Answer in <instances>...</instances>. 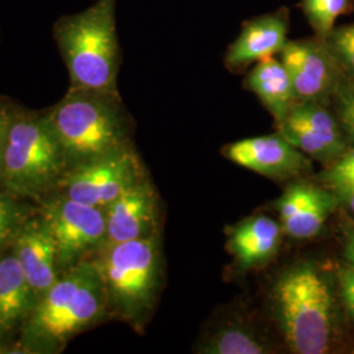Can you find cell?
I'll use <instances>...</instances> for the list:
<instances>
[{
  "instance_id": "11",
  "label": "cell",
  "mask_w": 354,
  "mask_h": 354,
  "mask_svg": "<svg viewBox=\"0 0 354 354\" xmlns=\"http://www.w3.org/2000/svg\"><path fill=\"white\" fill-rule=\"evenodd\" d=\"M106 244L155 235L158 203L150 183L140 178L105 209Z\"/></svg>"
},
{
  "instance_id": "27",
  "label": "cell",
  "mask_w": 354,
  "mask_h": 354,
  "mask_svg": "<svg viewBox=\"0 0 354 354\" xmlns=\"http://www.w3.org/2000/svg\"><path fill=\"white\" fill-rule=\"evenodd\" d=\"M354 169V149L346 152L328 172L329 183L336 187L344 177Z\"/></svg>"
},
{
  "instance_id": "19",
  "label": "cell",
  "mask_w": 354,
  "mask_h": 354,
  "mask_svg": "<svg viewBox=\"0 0 354 354\" xmlns=\"http://www.w3.org/2000/svg\"><path fill=\"white\" fill-rule=\"evenodd\" d=\"M200 352L205 354H263L268 353V349L252 332L243 328H227L218 330L203 342Z\"/></svg>"
},
{
  "instance_id": "17",
  "label": "cell",
  "mask_w": 354,
  "mask_h": 354,
  "mask_svg": "<svg viewBox=\"0 0 354 354\" xmlns=\"http://www.w3.org/2000/svg\"><path fill=\"white\" fill-rule=\"evenodd\" d=\"M288 117L302 122L314 131L328 146L333 155H337L344 149V142L336 120L319 102H297L292 105Z\"/></svg>"
},
{
  "instance_id": "21",
  "label": "cell",
  "mask_w": 354,
  "mask_h": 354,
  "mask_svg": "<svg viewBox=\"0 0 354 354\" xmlns=\"http://www.w3.org/2000/svg\"><path fill=\"white\" fill-rule=\"evenodd\" d=\"M19 197L8 192H0V251L12 244L15 236L26 222L28 214Z\"/></svg>"
},
{
  "instance_id": "6",
  "label": "cell",
  "mask_w": 354,
  "mask_h": 354,
  "mask_svg": "<svg viewBox=\"0 0 354 354\" xmlns=\"http://www.w3.org/2000/svg\"><path fill=\"white\" fill-rule=\"evenodd\" d=\"M96 264L102 272L109 307L118 317L138 322L146 317L156 298L160 279V251L156 234L105 244Z\"/></svg>"
},
{
  "instance_id": "23",
  "label": "cell",
  "mask_w": 354,
  "mask_h": 354,
  "mask_svg": "<svg viewBox=\"0 0 354 354\" xmlns=\"http://www.w3.org/2000/svg\"><path fill=\"white\" fill-rule=\"evenodd\" d=\"M317 192L319 188L308 184H294L286 190L276 203L281 223L298 214L304 206L317 196Z\"/></svg>"
},
{
  "instance_id": "33",
  "label": "cell",
  "mask_w": 354,
  "mask_h": 354,
  "mask_svg": "<svg viewBox=\"0 0 354 354\" xmlns=\"http://www.w3.org/2000/svg\"><path fill=\"white\" fill-rule=\"evenodd\" d=\"M348 86H349V87H351V88L353 89L354 91V79L352 80V82H351V83H349V84H348Z\"/></svg>"
},
{
  "instance_id": "3",
  "label": "cell",
  "mask_w": 354,
  "mask_h": 354,
  "mask_svg": "<svg viewBox=\"0 0 354 354\" xmlns=\"http://www.w3.org/2000/svg\"><path fill=\"white\" fill-rule=\"evenodd\" d=\"M45 112L68 169L127 147L129 125L118 93L70 87Z\"/></svg>"
},
{
  "instance_id": "1",
  "label": "cell",
  "mask_w": 354,
  "mask_h": 354,
  "mask_svg": "<svg viewBox=\"0 0 354 354\" xmlns=\"http://www.w3.org/2000/svg\"><path fill=\"white\" fill-rule=\"evenodd\" d=\"M109 308L95 260H83L59 274L21 328V345L32 353H55L77 333L96 324Z\"/></svg>"
},
{
  "instance_id": "13",
  "label": "cell",
  "mask_w": 354,
  "mask_h": 354,
  "mask_svg": "<svg viewBox=\"0 0 354 354\" xmlns=\"http://www.w3.org/2000/svg\"><path fill=\"white\" fill-rule=\"evenodd\" d=\"M286 12L270 13L247 23L227 51L226 64L241 67L281 53L288 42Z\"/></svg>"
},
{
  "instance_id": "2",
  "label": "cell",
  "mask_w": 354,
  "mask_h": 354,
  "mask_svg": "<svg viewBox=\"0 0 354 354\" xmlns=\"http://www.w3.org/2000/svg\"><path fill=\"white\" fill-rule=\"evenodd\" d=\"M117 0H96L84 11L55 20L51 36L64 59L71 88L118 93L120 41Z\"/></svg>"
},
{
  "instance_id": "25",
  "label": "cell",
  "mask_w": 354,
  "mask_h": 354,
  "mask_svg": "<svg viewBox=\"0 0 354 354\" xmlns=\"http://www.w3.org/2000/svg\"><path fill=\"white\" fill-rule=\"evenodd\" d=\"M339 117L342 127L354 140V91L349 86L339 91Z\"/></svg>"
},
{
  "instance_id": "24",
  "label": "cell",
  "mask_w": 354,
  "mask_h": 354,
  "mask_svg": "<svg viewBox=\"0 0 354 354\" xmlns=\"http://www.w3.org/2000/svg\"><path fill=\"white\" fill-rule=\"evenodd\" d=\"M351 0H326L317 21L313 24L317 38L327 37L329 32L335 28V21L342 16V13L346 12L349 8Z\"/></svg>"
},
{
  "instance_id": "15",
  "label": "cell",
  "mask_w": 354,
  "mask_h": 354,
  "mask_svg": "<svg viewBox=\"0 0 354 354\" xmlns=\"http://www.w3.org/2000/svg\"><path fill=\"white\" fill-rule=\"evenodd\" d=\"M281 226L266 215L254 216L231 234L228 247L244 269L264 264L279 250Z\"/></svg>"
},
{
  "instance_id": "30",
  "label": "cell",
  "mask_w": 354,
  "mask_h": 354,
  "mask_svg": "<svg viewBox=\"0 0 354 354\" xmlns=\"http://www.w3.org/2000/svg\"><path fill=\"white\" fill-rule=\"evenodd\" d=\"M354 185V169L351 172V174H348L346 176L342 178V181L335 187L337 192H344L345 189H348V188H351V187H353Z\"/></svg>"
},
{
  "instance_id": "22",
  "label": "cell",
  "mask_w": 354,
  "mask_h": 354,
  "mask_svg": "<svg viewBox=\"0 0 354 354\" xmlns=\"http://www.w3.org/2000/svg\"><path fill=\"white\" fill-rule=\"evenodd\" d=\"M323 42L339 68L354 79V23L333 28Z\"/></svg>"
},
{
  "instance_id": "28",
  "label": "cell",
  "mask_w": 354,
  "mask_h": 354,
  "mask_svg": "<svg viewBox=\"0 0 354 354\" xmlns=\"http://www.w3.org/2000/svg\"><path fill=\"white\" fill-rule=\"evenodd\" d=\"M340 283L344 301L354 317V268L342 270L340 273Z\"/></svg>"
},
{
  "instance_id": "31",
  "label": "cell",
  "mask_w": 354,
  "mask_h": 354,
  "mask_svg": "<svg viewBox=\"0 0 354 354\" xmlns=\"http://www.w3.org/2000/svg\"><path fill=\"white\" fill-rule=\"evenodd\" d=\"M345 254L348 257V260L351 261V264L354 268V234L349 236V239L346 241V248H345Z\"/></svg>"
},
{
  "instance_id": "12",
  "label": "cell",
  "mask_w": 354,
  "mask_h": 354,
  "mask_svg": "<svg viewBox=\"0 0 354 354\" xmlns=\"http://www.w3.org/2000/svg\"><path fill=\"white\" fill-rule=\"evenodd\" d=\"M225 153L231 162L272 178L297 176L310 165L304 152L281 134L235 142L225 149Z\"/></svg>"
},
{
  "instance_id": "18",
  "label": "cell",
  "mask_w": 354,
  "mask_h": 354,
  "mask_svg": "<svg viewBox=\"0 0 354 354\" xmlns=\"http://www.w3.org/2000/svg\"><path fill=\"white\" fill-rule=\"evenodd\" d=\"M335 198L324 190L319 189L317 196L304 209L281 223L285 232L295 239H308L315 236L332 212Z\"/></svg>"
},
{
  "instance_id": "8",
  "label": "cell",
  "mask_w": 354,
  "mask_h": 354,
  "mask_svg": "<svg viewBox=\"0 0 354 354\" xmlns=\"http://www.w3.org/2000/svg\"><path fill=\"white\" fill-rule=\"evenodd\" d=\"M127 147L68 169L57 189L64 197L105 209L142 178L140 163Z\"/></svg>"
},
{
  "instance_id": "4",
  "label": "cell",
  "mask_w": 354,
  "mask_h": 354,
  "mask_svg": "<svg viewBox=\"0 0 354 354\" xmlns=\"http://www.w3.org/2000/svg\"><path fill=\"white\" fill-rule=\"evenodd\" d=\"M68 167L46 112L16 105L0 160V185L16 197L57 189Z\"/></svg>"
},
{
  "instance_id": "7",
  "label": "cell",
  "mask_w": 354,
  "mask_h": 354,
  "mask_svg": "<svg viewBox=\"0 0 354 354\" xmlns=\"http://www.w3.org/2000/svg\"><path fill=\"white\" fill-rule=\"evenodd\" d=\"M39 215L50 227L57 244L59 273L88 260L106 244V218L102 207L59 194L44 203Z\"/></svg>"
},
{
  "instance_id": "10",
  "label": "cell",
  "mask_w": 354,
  "mask_h": 354,
  "mask_svg": "<svg viewBox=\"0 0 354 354\" xmlns=\"http://www.w3.org/2000/svg\"><path fill=\"white\" fill-rule=\"evenodd\" d=\"M11 245L38 301L61 274L57 244L50 227L39 214L28 216Z\"/></svg>"
},
{
  "instance_id": "32",
  "label": "cell",
  "mask_w": 354,
  "mask_h": 354,
  "mask_svg": "<svg viewBox=\"0 0 354 354\" xmlns=\"http://www.w3.org/2000/svg\"><path fill=\"white\" fill-rule=\"evenodd\" d=\"M342 197L346 200L348 205L351 206V209L354 212V185L342 192Z\"/></svg>"
},
{
  "instance_id": "20",
  "label": "cell",
  "mask_w": 354,
  "mask_h": 354,
  "mask_svg": "<svg viewBox=\"0 0 354 354\" xmlns=\"http://www.w3.org/2000/svg\"><path fill=\"white\" fill-rule=\"evenodd\" d=\"M279 127V134L299 151L317 159H327L335 156L328 146L302 122L286 117V120Z\"/></svg>"
},
{
  "instance_id": "14",
  "label": "cell",
  "mask_w": 354,
  "mask_h": 354,
  "mask_svg": "<svg viewBox=\"0 0 354 354\" xmlns=\"http://www.w3.org/2000/svg\"><path fill=\"white\" fill-rule=\"evenodd\" d=\"M37 304V295L28 282L16 256L0 259V342L23 328Z\"/></svg>"
},
{
  "instance_id": "16",
  "label": "cell",
  "mask_w": 354,
  "mask_h": 354,
  "mask_svg": "<svg viewBox=\"0 0 354 354\" xmlns=\"http://www.w3.org/2000/svg\"><path fill=\"white\" fill-rule=\"evenodd\" d=\"M247 86L266 105L279 127L297 102L289 71L282 61L274 57L256 64L248 75Z\"/></svg>"
},
{
  "instance_id": "26",
  "label": "cell",
  "mask_w": 354,
  "mask_h": 354,
  "mask_svg": "<svg viewBox=\"0 0 354 354\" xmlns=\"http://www.w3.org/2000/svg\"><path fill=\"white\" fill-rule=\"evenodd\" d=\"M16 105L6 97H0V160L4 151V146L8 137L10 127L12 124L13 114Z\"/></svg>"
},
{
  "instance_id": "29",
  "label": "cell",
  "mask_w": 354,
  "mask_h": 354,
  "mask_svg": "<svg viewBox=\"0 0 354 354\" xmlns=\"http://www.w3.org/2000/svg\"><path fill=\"white\" fill-rule=\"evenodd\" d=\"M326 0H304V11L306 16L308 17L311 26L317 21L319 12L323 7Z\"/></svg>"
},
{
  "instance_id": "5",
  "label": "cell",
  "mask_w": 354,
  "mask_h": 354,
  "mask_svg": "<svg viewBox=\"0 0 354 354\" xmlns=\"http://www.w3.org/2000/svg\"><path fill=\"white\" fill-rule=\"evenodd\" d=\"M274 308L291 351L322 354L328 351L332 298L328 285L310 264L290 268L274 286Z\"/></svg>"
},
{
  "instance_id": "9",
  "label": "cell",
  "mask_w": 354,
  "mask_h": 354,
  "mask_svg": "<svg viewBox=\"0 0 354 354\" xmlns=\"http://www.w3.org/2000/svg\"><path fill=\"white\" fill-rule=\"evenodd\" d=\"M297 102H319L335 87L339 66L323 39L288 41L279 53Z\"/></svg>"
}]
</instances>
